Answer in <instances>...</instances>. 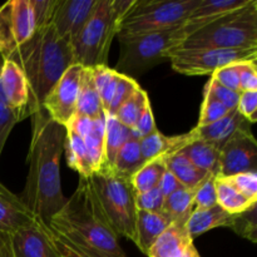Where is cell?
I'll list each match as a JSON object with an SVG mask.
<instances>
[{
    "label": "cell",
    "instance_id": "obj_40",
    "mask_svg": "<svg viewBox=\"0 0 257 257\" xmlns=\"http://www.w3.org/2000/svg\"><path fill=\"white\" fill-rule=\"evenodd\" d=\"M233 231H235L237 235L242 236V237L247 238L251 242L255 243L257 237H256V207L250 208L246 212L240 213V215H236L235 222L232 225Z\"/></svg>",
    "mask_w": 257,
    "mask_h": 257
},
{
    "label": "cell",
    "instance_id": "obj_21",
    "mask_svg": "<svg viewBox=\"0 0 257 257\" xmlns=\"http://www.w3.org/2000/svg\"><path fill=\"white\" fill-rule=\"evenodd\" d=\"M236 215L226 212L225 210L218 205L213 206L211 208H205V210H198L195 208L190 215L187 221V231L192 240L207 231L213 230L217 227H232L235 222Z\"/></svg>",
    "mask_w": 257,
    "mask_h": 257
},
{
    "label": "cell",
    "instance_id": "obj_34",
    "mask_svg": "<svg viewBox=\"0 0 257 257\" xmlns=\"http://www.w3.org/2000/svg\"><path fill=\"white\" fill-rule=\"evenodd\" d=\"M50 231H52L53 241H54L58 251L63 257H107L87 247V246L82 245V243L77 242V241L70 240L69 237L58 232V231L52 230V228H50Z\"/></svg>",
    "mask_w": 257,
    "mask_h": 257
},
{
    "label": "cell",
    "instance_id": "obj_13",
    "mask_svg": "<svg viewBox=\"0 0 257 257\" xmlns=\"http://www.w3.org/2000/svg\"><path fill=\"white\" fill-rule=\"evenodd\" d=\"M97 4L98 0H58L52 19L58 37L72 45L92 17Z\"/></svg>",
    "mask_w": 257,
    "mask_h": 257
},
{
    "label": "cell",
    "instance_id": "obj_6",
    "mask_svg": "<svg viewBox=\"0 0 257 257\" xmlns=\"http://www.w3.org/2000/svg\"><path fill=\"white\" fill-rule=\"evenodd\" d=\"M196 49H257L256 0L248 7L196 30L175 50Z\"/></svg>",
    "mask_w": 257,
    "mask_h": 257
},
{
    "label": "cell",
    "instance_id": "obj_12",
    "mask_svg": "<svg viewBox=\"0 0 257 257\" xmlns=\"http://www.w3.org/2000/svg\"><path fill=\"white\" fill-rule=\"evenodd\" d=\"M0 102L12 109L19 120L37 112L24 73L19 65L9 59H5L0 70Z\"/></svg>",
    "mask_w": 257,
    "mask_h": 257
},
{
    "label": "cell",
    "instance_id": "obj_5",
    "mask_svg": "<svg viewBox=\"0 0 257 257\" xmlns=\"http://www.w3.org/2000/svg\"><path fill=\"white\" fill-rule=\"evenodd\" d=\"M198 29H201L198 25L186 22L180 27L162 32L118 37L120 55L114 70L128 77L143 74L151 68L168 60V54Z\"/></svg>",
    "mask_w": 257,
    "mask_h": 257
},
{
    "label": "cell",
    "instance_id": "obj_43",
    "mask_svg": "<svg viewBox=\"0 0 257 257\" xmlns=\"http://www.w3.org/2000/svg\"><path fill=\"white\" fill-rule=\"evenodd\" d=\"M205 88L218 100V102L222 103L228 110H232L237 108L238 99H240V93L218 84V83L216 82V80H213L212 78L208 80V83L206 84Z\"/></svg>",
    "mask_w": 257,
    "mask_h": 257
},
{
    "label": "cell",
    "instance_id": "obj_35",
    "mask_svg": "<svg viewBox=\"0 0 257 257\" xmlns=\"http://www.w3.org/2000/svg\"><path fill=\"white\" fill-rule=\"evenodd\" d=\"M230 110L218 102L210 92L205 88L203 92V102L201 105V113H200V120H198L197 125H207L211 123L216 122V120L221 119L225 117Z\"/></svg>",
    "mask_w": 257,
    "mask_h": 257
},
{
    "label": "cell",
    "instance_id": "obj_27",
    "mask_svg": "<svg viewBox=\"0 0 257 257\" xmlns=\"http://www.w3.org/2000/svg\"><path fill=\"white\" fill-rule=\"evenodd\" d=\"M216 195L217 205L231 215H240L250 208L256 207V202L248 200L242 193L238 192L228 178L220 176L216 177Z\"/></svg>",
    "mask_w": 257,
    "mask_h": 257
},
{
    "label": "cell",
    "instance_id": "obj_17",
    "mask_svg": "<svg viewBox=\"0 0 257 257\" xmlns=\"http://www.w3.org/2000/svg\"><path fill=\"white\" fill-rule=\"evenodd\" d=\"M186 221H173L156 240L147 252L148 257H181L193 243Z\"/></svg>",
    "mask_w": 257,
    "mask_h": 257
},
{
    "label": "cell",
    "instance_id": "obj_24",
    "mask_svg": "<svg viewBox=\"0 0 257 257\" xmlns=\"http://www.w3.org/2000/svg\"><path fill=\"white\" fill-rule=\"evenodd\" d=\"M131 137H132V131L130 128L123 125L114 115L105 114L104 163L99 172L112 171L118 152Z\"/></svg>",
    "mask_w": 257,
    "mask_h": 257
},
{
    "label": "cell",
    "instance_id": "obj_29",
    "mask_svg": "<svg viewBox=\"0 0 257 257\" xmlns=\"http://www.w3.org/2000/svg\"><path fill=\"white\" fill-rule=\"evenodd\" d=\"M143 165L145 161L141 153L140 140L132 136L118 152L112 171L123 177L131 178Z\"/></svg>",
    "mask_w": 257,
    "mask_h": 257
},
{
    "label": "cell",
    "instance_id": "obj_11",
    "mask_svg": "<svg viewBox=\"0 0 257 257\" xmlns=\"http://www.w3.org/2000/svg\"><path fill=\"white\" fill-rule=\"evenodd\" d=\"M257 172V142L251 127L240 130L220 148V177Z\"/></svg>",
    "mask_w": 257,
    "mask_h": 257
},
{
    "label": "cell",
    "instance_id": "obj_19",
    "mask_svg": "<svg viewBox=\"0 0 257 257\" xmlns=\"http://www.w3.org/2000/svg\"><path fill=\"white\" fill-rule=\"evenodd\" d=\"M193 138H195V136H193L192 132L167 137V136L162 135L158 130H156L155 132L148 135L147 137L140 140L141 153H142L143 161L146 163L156 160V158L170 157V156L180 152Z\"/></svg>",
    "mask_w": 257,
    "mask_h": 257
},
{
    "label": "cell",
    "instance_id": "obj_1",
    "mask_svg": "<svg viewBox=\"0 0 257 257\" xmlns=\"http://www.w3.org/2000/svg\"><path fill=\"white\" fill-rule=\"evenodd\" d=\"M32 130L29 173L22 200L38 222L49 227L52 218L67 202L60 186V157L67 130L43 108L33 114Z\"/></svg>",
    "mask_w": 257,
    "mask_h": 257
},
{
    "label": "cell",
    "instance_id": "obj_37",
    "mask_svg": "<svg viewBox=\"0 0 257 257\" xmlns=\"http://www.w3.org/2000/svg\"><path fill=\"white\" fill-rule=\"evenodd\" d=\"M216 177L217 176H208L202 183L196 187L195 190V208L205 210L217 205V195H216Z\"/></svg>",
    "mask_w": 257,
    "mask_h": 257
},
{
    "label": "cell",
    "instance_id": "obj_49",
    "mask_svg": "<svg viewBox=\"0 0 257 257\" xmlns=\"http://www.w3.org/2000/svg\"><path fill=\"white\" fill-rule=\"evenodd\" d=\"M93 120L94 119H90V118L84 117V115H79V114H74L72 117V119L69 120L65 128L72 132H74L75 135H78L79 137L84 138L85 136L89 133L90 128L93 125Z\"/></svg>",
    "mask_w": 257,
    "mask_h": 257
},
{
    "label": "cell",
    "instance_id": "obj_51",
    "mask_svg": "<svg viewBox=\"0 0 257 257\" xmlns=\"http://www.w3.org/2000/svg\"><path fill=\"white\" fill-rule=\"evenodd\" d=\"M0 257H13L12 235L0 233Z\"/></svg>",
    "mask_w": 257,
    "mask_h": 257
},
{
    "label": "cell",
    "instance_id": "obj_45",
    "mask_svg": "<svg viewBox=\"0 0 257 257\" xmlns=\"http://www.w3.org/2000/svg\"><path fill=\"white\" fill-rule=\"evenodd\" d=\"M237 110L250 124L257 120V90L241 92Z\"/></svg>",
    "mask_w": 257,
    "mask_h": 257
},
{
    "label": "cell",
    "instance_id": "obj_2",
    "mask_svg": "<svg viewBox=\"0 0 257 257\" xmlns=\"http://www.w3.org/2000/svg\"><path fill=\"white\" fill-rule=\"evenodd\" d=\"M49 228L107 257H125L90 178H80L77 190L52 218Z\"/></svg>",
    "mask_w": 257,
    "mask_h": 257
},
{
    "label": "cell",
    "instance_id": "obj_50",
    "mask_svg": "<svg viewBox=\"0 0 257 257\" xmlns=\"http://www.w3.org/2000/svg\"><path fill=\"white\" fill-rule=\"evenodd\" d=\"M183 186L181 185L180 181H178L170 171H166V172L163 173L162 178H161L160 181V185H158V188H160V191L162 192V195L165 196V198L167 197V196L172 195L173 192H176V191H178Z\"/></svg>",
    "mask_w": 257,
    "mask_h": 257
},
{
    "label": "cell",
    "instance_id": "obj_18",
    "mask_svg": "<svg viewBox=\"0 0 257 257\" xmlns=\"http://www.w3.org/2000/svg\"><path fill=\"white\" fill-rule=\"evenodd\" d=\"M172 223V220L163 212H148L137 210L135 223V243L145 255L150 251L161 233Z\"/></svg>",
    "mask_w": 257,
    "mask_h": 257
},
{
    "label": "cell",
    "instance_id": "obj_28",
    "mask_svg": "<svg viewBox=\"0 0 257 257\" xmlns=\"http://www.w3.org/2000/svg\"><path fill=\"white\" fill-rule=\"evenodd\" d=\"M67 130V128H65ZM64 151L67 162L72 170L79 173L80 178H90L93 173L89 158H88L87 148L82 137L75 135L72 131L67 130V136L64 141Z\"/></svg>",
    "mask_w": 257,
    "mask_h": 257
},
{
    "label": "cell",
    "instance_id": "obj_8",
    "mask_svg": "<svg viewBox=\"0 0 257 257\" xmlns=\"http://www.w3.org/2000/svg\"><path fill=\"white\" fill-rule=\"evenodd\" d=\"M102 210L118 236H124L135 242L136 191L131 178L113 171L98 172L90 177Z\"/></svg>",
    "mask_w": 257,
    "mask_h": 257
},
{
    "label": "cell",
    "instance_id": "obj_3",
    "mask_svg": "<svg viewBox=\"0 0 257 257\" xmlns=\"http://www.w3.org/2000/svg\"><path fill=\"white\" fill-rule=\"evenodd\" d=\"M7 59L19 65L24 73L37 112L63 73L74 64L72 45L58 37L52 24L35 30L33 37L18 45Z\"/></svg>",
    "mask_w": 257,
    "mask_h": 257
},
{
    "label": "cell",
    "instance_id": "obj_23",
    "mask_svg": "<svg viewBox=\"0 0 257 257\" xmlns=\"http://www.w3.org/2000/svg\"><path fill=\"white\" fill-rule=\"evenodd\" d=\"M75 114L84 115L90 119H99V118L105 117L102 100L95 89L94 80H93L92 68H83L82 70Z\"/></svg>",
    "mask_w": 257,
    "mask_h": 257
},
{
    "label": "cell",
    "instance_id": "obj_53",
    "mask_svg": "<svg viewBox=\"0 0 257 257\" xmlns=\"http://www.w3.org/2000/svg\"><path fill=\"white\" fill-rule=\"evenodd\" d=\"M4 62H5V58L3 57L2 54H0V70H2V68H3V64H4Z\"/></svg>",
    "mask_w": 257,
    "mask_h": 257
},
{
    "label": "cell",
    "instance_id": "obj_4",
    "mask_svg": "<svg viewBox=\"0 0 257 257\" xmlns=\"http://www.w3.org/2000/svg\"><path fill=\"white\" fill-rule=\"evenodd\" d=\"M136 0H98L85 27L72 44L75 64L83 68L107 65L110 44L118 34L120 20Z\"/></svg>",
    "mask_w": 257,
    "mask_h": 257
},
{
    "label": "cell",
    "instance_id": "obj_42",
    "mask_svg": "<svg viewBox=\"0 0 257 257\" xmlns=\"http://www.w3.org/2000/svg\"><path fill=\"white\" fill-rule=\"evenodd\" d=\"M236 190L246 198L257 202V172H243L227 177Z\"/></svg>",
    "mask_w": 257,
    "mask_h": 257
},
{
    "label": "cell",
    "instance_id": "obj_30",
    "mask_svg": "<svg viewBox=\"0 0 257 257\" xmlns=\"http://www.w3.org/2000/svg\"><path fill=\"white\" fill-rule=\"evenodd\" d=\"M104 131L105 117L94 119L89 133L83 138L93 173L99 172L104 163Z\"/></svg>",
    "mask_w": 257,
    "mask_h": 257
},
{
    "label": "cell",
    "instance_id": "obj_26",
    "mask_svg": "<svg viewBox=\"0 0 257 257\" xmlns=\"http://www.w3.org/2000/svg\"><path fill=\"white\" fill-rule=\"evenodd\" d=\"M166 168L180 181L183 187L191 188V190H195L208 176H211L210 173L192 165L191 161L181 152L166 158Z\"/></svg>",
    "mask_w": 257,
    "mask_h": 257
},
{
    "label": "cell",
    "instance_id": "obj_10",
    "mask_svg": "<svg viewBox=\"0 0 257 257\" xmlns=\"http://www.w3.org/2000/svg\"><path fill=\"white\" fill-rule=\"evenodd\" d=\"M82 70V65L75 63L70 65L63 73L57 84L48 93L42 104V108L48 113V115L54 122L64 127L75 114Z\"/></svg>",
    "mask_w": 257,
    "mask_h": 257
},
{
    "label": "cell",
    "instance_id": "obj_16",
    "mask_svg": "<svg viewBox=\"0 0 257 257\" xmlns=\"http://www.w3.org/2000/svg\"><path fill=\"white\" fill-rule=\"evenodd\" d=\"M251 127L250 123L236 109L230 110L225 117L207 125H196L191 132L198 140L213 143L218 148L222 147L235 133L240 130Z\"/></svg>",
    "mask_w": 257,
    "mask_h": 257
},
{
    "label": "cell",
    "instance_id": "obj_39",
    "mask_svg": "<svg viewBox=\"0 0 257 257\" xmlns=\"http://www.w3.org/2000/svg\"><path fill=\"white\" fill-rule=\"evenodd\" d=\"M58 0H30V7L34 17L35 30L47 28L52 24L53 15Z\"/></svg>",
    "mask_w": 257,
    "mask_h": 257
},
{
    "label": "cell",
    "instance_id": "obj_32",
    "mask_svg": "<svg viewBox=\"0 0 257 257\" xmlns=\"http://www.w3.org/2000/svg\"><path fill=\"white\" fill-rule=\"evenodd\" d=\"M166 158L167 157H160L150 161V162H146L131 177V182H132L136 193L147 192L152 188L158 187L163 173L167 171V168H166Z\"/></svg>",
    "mask_w": 257,
    "mask_h": 257
},
{
    "label": "cell",
    "instance_id": "obj_31",
    "mask_svg": "<svg viewBox=\"0 0 257 257\" xmlns=\"http://www.w3.org/2000/svg\"><path fill=\"white\" fill-rule=\"evenodd\" d=\"M196 190V188H195ZM195 190L182 187L178 191L173 192L172 195L167 196L163 203V213L173 221H186L195 210Z\"/></svg>",
    "mask_w": 257,
    "mask_h": 257
},
{
    "label": "cell",
    "instance_id": "obj_47",
    "mask_svg": "<svg viewBox=\"0 0 257 257\" xmlns=\"http://www.w3.org/2000/svg\"><path fill=\"white\" fill-rule=\"evenodd\" d=\"M238 72H240L241 92L257 90L256 60H246V62L238 63Z\"/></svg>",
    "mask_w": 257,
    "mask_h": 257
},
{
    "label": "cell",
    "instance_id": "obj_15",
    "mask_svg": "<svg viewBox=\"0 0 257 257\" xmlns=\"http://www.w3.org/2000/svg\"><path fill=\"white\" fill-rule=\"evenodd\" d=\"M37 222L24 201L0 182V233L13 235Z\"/></svg>",
    "mask_w": 257,
    "mask_h": 257
},
{
    "label": "cell",
    "instance_id": "obj_52",
    "mask_svg": "<svg viewBox=\"0 0 257 257\" xmlns=\"http://www.w3.org/2000/svg\"><path fill=\"white\" fill-rule=\"evenodd\" d=\"M181 257H201V255L197 251V248H196L195 243H191V245L187 247V250L183 252V255Z\"/></svg>",
    "mask_w": 257,
    "mask_h": 257
},
{
    "label": "cell",
    "instance_id": "obj_54",
    "mask_svg": "<svg viewBox=\"0 0 257 257\" xmlns=\"http://www.w3.org/2000/svg\"><path fill=\"white\" fill-rule=\"evenodd\" d=\"M0 8H2V5H0Z\"/></svg>",
    "mask_w": 257,
    "mask_h": 257
},
{
    "label": "cell",
    "instance_id": "obj_14",
    "mask_svg": "<svg viewBox=\"0 0 257 257\" xmlns=\"http://www.w3.org/2000/svg\"><path fill=\"white\" fill-rule=\"evenodd\" d=\"M13 257H63L48 226L34 222L12 235Z\"/></svg>",
    "mask_w": 257,
    "mask_h": 257
},
{
    "label": "cell",
    "instance_id": "obj_48",
    "mask_svg": "<svg viewBox=\"0 0 257 257\" xmlns=\"http://www.w3.org/2000/svg\"><path fill=\"white\" fill-rule=\"evenodd\" d=\"M19 122L20 120L18 115L0 102V156H2L10 132L14 128V125Z\"/></svg>",
    "mask_w": 257,
    "mask_h": 257
},
{
    "label": "cell",
    "instance_id": "obj_7",
    "mask_svg": "<svg viewBox=\"0 0 257 257\" xmlns=\"http://www.w3.org/2000/svg\"><path fill=\"white\" fill-rule=\"evenodd\" d=\"M197 4L198 0H136L120 20L117 37H135L180 27Z\"/></svg>",
    "mask_w": 257,
    "mask_h": 257
},
{
    "label": "cell",
    "instance_id": "obj_33",
    "mask_svg": "<svg viewBox=\"0 0 257 257\" xmlns=\"http://www.w3.org/2000/svg\"><path fill=\"white\" fill-rule=\"evenodd\" d=\"M148 103H150V98H148L146 90H143L141 87L137 88V89L130 95V98L120 105L119 109H118L117 113L114 114V117L117 118L123 125H125V127H128L130 130H132Z\"/></svg>",
    "mask_w": 257,
    "mask_h": 257
},
{
    "label": "cell",
    "instance_id": "obj_22",
    "mask_svg": "<svg viewBox=\"0 0 257 257\" xmlns=\"http://www.w3.org/2000/svg\"><path fill=\"white\" fill-rule=\"evenodd\" d=\"M180 152L200 170L213 176L220 173V148L213 143L195 137Z\"/></svg>",
    "mask_w": 257,
    "mask_h": 257
},
{
    "label": "cell",
    "instance_id": "obj_20",
    "mask_svg": "<svg viewBox=\"0 0 257 257\" xmlns=\"http://www.w3.org/2000/svg\"><path fill=\"white\" fill-rule=\"evenodd\" d=\"M252 2L253 0H198V4L186 22L202 28L208 23L248 7Z\"/></svg>",
    "mask_w": 257,
    "mask_h": 257
},
{
    "label": "cell",
    "instance_id": "obj_9",
    "mask_svg": "<svg viewBox=\"0 0 257 257\" xmlns=\"http://www.w3.org/2000/svg\"><path fill=\"white\" fill-rule=\"evenodd\" d=\"M173 70L185 75H212L233 63L257 60V49L175 50L168 54Z\"/></svg>",
    "mask_w": 257,
    "mask_h": 257
},
{
    "label": "cell",
    "instance_id": "obj_25",
    "mask_svg": "<svg viewBox=\"0 0 257 257\" xmlns=\"http://www.w3.org/2000/svg\"><path fill=\"white\" fill-rule=\"evenodd\" d=\"M9 4L13 37L18 47L29 40L34 34V17L30 7V0H12Z\"/></svg>",
    "mask_w": 257,
    "mask_h": 257
},
{
    "label": "cell",
    "instance_id": "obj_44",
    "mask_svg": "<svg viewBox=\"0 0 257 257\" xmlns=\"http://www.w3.org/2000/svg\"><path fill=\"white\" fill-rule=\"evenodd\" d=\"M211 78L213 80H216L218 84L223 85V87L228 88L231 90H235L237 93H241L238 63H233V64L226 65V67L216 70Z\"/></svg>",
    "mask_w": 257,
    "mask_h": 257
},
{
    "label": "cell",
    "instance_id": "obj_46",
    "mask_svg": "<svg viewBox=\"0 0 257 257\" xmlns=\"http://www.w3.org/2000/svg\"><path fill=\"white\" fill-rule=\"evenodd\" d=\"M156 130H157V127H156L152 107H151V103H148V104L145 107V109H143L142 114H141L140 118H138L135 127H133L131 131H132L133 137L138 138V140H142V138L147 137L148 135L155 132Z\"/></svg>",
    "mask_w": 257,
    "mask_h": 257
},
{
    "label": "cell",
    "instance_id": "obj_38",
    "mask_svg": "<svg viewBox=\"0 0 257 257\" xmlns=\"http://www.w3.org/2000/svg\"><path fill=\"white\" fill-rule=\"evenodd\" d=\"M137 88H140V84L133 79L132 77H128V75L120 74L119 80H118L117 88H115L114 95H113V99L110 102L109 108H108L107 113L105 114L114 115L117 113V110L119 109L120 105L125 102V100L130 98V95L135 92Z\"/></svg>",
    "mask_w": 257,
    "mask_h": 257
},
{
    "label": "cell",
    "instance_id": "obj_36",
    "mask_svg": "<svg viewBox=\"0 0 257 257\" xmlns=\"http://www.w3.org/2000/svg\"><path fill=\"white\" fill-rule=\"evenodd\" d=\"M17 48L10 24V4L5 3L0 8V54L7 59Z\"/></svg>",
    "mask_w": 257,
    "mask_h": 257
},
{
    "label": "cell",
    "instance_id": "obj_41",
    "mask_svg": "<svg viewBox=\"0 0 257 257\" xmlns=\"http://www.w3.org/2000/svg\"><path fill=\"white\" fill-rule=\"evenodd\" d=\"M165 196L156 187L143 193H136V207L140 211L148 212H162Z\"/></svg>",
    "mask_w": 257,
    "mask_h": 257
}]
</instances>
